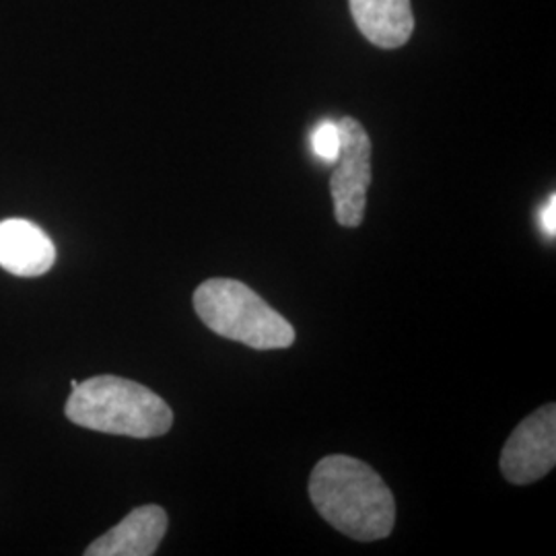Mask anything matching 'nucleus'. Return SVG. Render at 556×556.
<instances>
[{"mask_svg": "<svg viewBox=\"0 0 556 556\" xmlns=\"http://www.w3.org/2000/svg\"><path fill=\"white\" fill-rule=\"evenodd\" d=\"M64 413L83 429L124 438H161L174 425V413L163 397L118 376H98L73 388Z\"/></svg>", "mask_w": 556, "mask_h": 556, "instance_id": "2", "label": "nucleus"}, {"mask_svg": "<svg viewBox=\"0 0 556 556\" xmlns=\"http://www.w3.org/2000/svg\"><path fill=\"white\" fill-rule=\"evenodd\" d=\"M351 15L365 40L394 50L410 40L415 15L410 0H349Z\"/></svg>", "mask_w": 556, "mask_h": 556, "instance_id": "8", "label": "nucleus"}, {"mask_svg": "<svg viewBox=\"0 0 556 556\" xmlns=\"http://www.w3.org/2000/svg\"><path fill=\"white\" fill-rule=\"evenodd\" d=\"M556 406L546 404L523 418L501 454V472L511 484H532L555 470Z\"/></svg>", "mask_w": 556, "mask_h": 556, "instance_id": "5", "label": "nucleus"}, {"mask_svg": "<svg viewBox=\"0 0 556 556\" xmlns=\"http://www.w3.org/2000/svg\"><path fill=\"white\" fill-rule=\"evenodd\" d=\"M167 532V514L160 505H142L98 538L87 556H151Z\"/></svg>", "mask_w": 556, "mask_h": 556, "instance_id": "7", "label": "nucleus"}, {"mask_svg": "<svg viewBox=\"0 0 556 556\" xmlns=\"http://www.w3.org/2000/svg\"><path fill=\"white\" fill-rule=\"evenodd\" d=\"M194 309L215 334L256 351L289 349L295 342V328L233 278L204 280L194 291Z\"/></svg>", "mask_w": 556, "mask_h": 556, "instance_id": "3", "label": "nucleus"}, {"mask_svg": "<svg viewBox=\"0 0 556 556\" xmlns=\"http://www.w3.org/2000/svg\"><path fill=\"white\" fill-rule=\"evenodd\" d=\"M314 151L319 160L326 163H334L340 151V137H338L337 122H321L314 132Z\"/></svg>", "mask_w": 556, "mask_h": 556, "instance_id": "9", "label": "nucleus"}, {"mask_svg": "<svg viewBox=\"0 0 556 556\" xmlns=\"http://www.w3.org/2000/svg\"><path fill=\"white\" fill-rule=\"evenodd\" d=\"M542 227H544V231L551 236V238H555L556 233V197L553 194L551 200H548V204L544 206V211H542Z\"/></svg>", "mask_w": 556, "mask_h": 556, "instance_id": "10", "label": "nucleus"}, {"mask_svg": "<svg viewBox=\"0 0 556 556\" xmlns=\"http://www.w3.org/2000/svg\"><path fill=\"white\" fill-rule=\"evenodd\" d=\"M337 169L330 178L334 215L342 227H358L365 217L367 188L371 184V139L355 118L338 119Z\"/></svg>", "mask_w": 556, "mask_h": 556, "instance_id": "4", "label": "nucleus"}, {"mask_svg": "<svg viewBox=\"0 0 556 556\" xmlns=\"http://www.w3.org/2000/svg\"><path fill=\"white\" fill-rule=\"evenodd\" d=\"M56 262V248L40 225L25 219L0 220V268L15 277L46 275Z\"/></svg>", "mask_w": 556, "mask_h": 556, "instance_id": "6", "label": "nucleus"}, {"mask_svg": "<svg viewBox=\"0 0 556 556\" xmlns=\"http://www.w3.org/2000/svg\"><path fill=\"white\" fill-rule=\"evenodd\" d=\"M309 498L319 516L358 542L388 538L396 523V501L378 472L357 457L326 456L309 477Z\"/></svg>", "mask_w": 556, "mask_h": 556, "instance_id": "1", "label": "nucleus"}]
</instances>
